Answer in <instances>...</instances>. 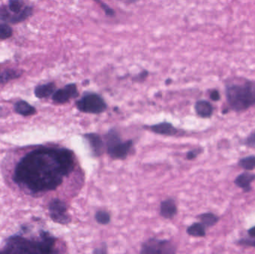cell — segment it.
Instances as JSON below:
<instances>
[{"label": "cell", "instance_id": "14", "mask_svg": "<svg viewBox=\"0 0 255 254\" xmlns=\"http://www.w3.org/2000/svg\"><path fill=\"white\" fill-rule=\"evenodd\" d=\"M56 91V86L53 82L39 85L34 89V95L38 98H48Z\"/></svg>", "mask_w": 255, "mask_h": 254}, {"label": "cell", "instance_id": "23", "mask_svg": "<svg viewBox=\"0 0 255 254\" xmlns=\"http://www.w3.org/2000/svg\"><path fill=\"white\" fill-rule=\"evenodd\" d=\"M13 34L12 28L7 24H0V40L10 38Z\"/></svg>", "mask_w": 255, "mask_h": 254}, {"label": "cell", "instance_id": "9", "mask_svg": "<svg viewBox=\"0 0 255 254\" xmlns=\"http://www.w3.org/2000/svg\"><path fill=\"white\" fill-rule=\"evenodd\" d=\"M255 180V174L250 171H244L237 176L234 180L235 186L242 189L244 193H249L253 190L252 183Z\"/></svg>", "mask_w": 255, "mask_h": 254}, {"label": "cell", "instance_id": "1", "mask_svg": "<svg viewBox=\"0 0 255 254\" xmlns=\"http://www.w3.org/2000/svg\"><path fill=\"white\" fill-rule=\"evenodd\" d=\"M75 166V155L70 149L40 148L21 158L12 180L29 195H40L58 189L73 172Z\"/></svg>", "mask_w": 255, "mask_h": 254}, {"label": "cell", "instance_id": "28", "mask_svg": "<svg viewBox=\"0 0 255 254\" xmlns=\"http://www.w3.org/2000/svg\"><path fill=\"white\" fill-rule=\"evenodd\" d=\"M94 254H108V247L106 243H103L101 246L94 249Z\"/></svg>", "mask_w": 255, "mask_h": 254}, {"label": "cell", "instance_id": "8", "mask_svg": "<svg viewBox=\"0 0 255 254\" xmlns=\"http://www.w3.org/2000/svg\"><path fill=\"white\" fill-rule=\"evenodd\" d=\"M78 95L79 92L76 84H69L64 87L55 91L52 95V100L58 104H64L71 98L78 96Z\"/></svg>", "mask_w": 255, "mask_h": 254}, {"label": "cell", "instance_id": "30", "mask_svg": "<svg viewBox=\"0 0 255 254\" xmlns=\"http://www.w3.org/2000/svg\"><path fill=\"white\" fill-rule=\"evenodd\" d=\"M101 7L104 9L105 12L108 16H114L115 14V10L111 8L110 7L105 4V3H101Z\"/></svg>", "mask_w": 255, "mask_h": 254}, {"label": "cell", "instance_id": "7", "mask_svg": "<svg viewBox=\"0 0 255 254\" xmlns=\"http://www.w3.org/2000/svg\"><path fill=\"white\" fill-rule=\"evenodd\" d=\"M48 211L49 217L55 223L67 225L72 222L67 204L59 198H54L49 203Z\"/></svg>", "mask_w": 255, "mask_h": 254}, {"label": "cell", "instance_id": "4", "mask_svg": "<svg viewBox=\"0 0 255 254\" xmlns=\"http://www.w3.org/2000/svg\"><path fill=\"white\" fill-rule=\"evenodd\" d=\"M106 139L107 152L112 159L124 160L127 158L133 146L132 140L123 141L115 129L110 130L106 136Z\"/></svg>", "mask_w": 255, "mask_h": 254}, {"label": "cell", "instance_id": "2", "mask_svg": "<svg viewBox=\"0 0 255 254\" xmlns=\"http://www.w3.org/2000/svg\"><path fill=\"white\" fill-rule=\"evenodd\" d=\"M0 254H61V249L57 237L40 230L35 236L16 234L7 237Z\"/></svg>", "mask_w": 255, "mask_h": 254}, {"label": "cell", "instance_id": "5", "mask_svg": "<svg viewBox=\"0 0 255 254\" xmlns=\"http://www.w3.org/2000/svg\"><path fill=\"white\" fill-rule=\"evenodd\" d=\"M76 106L81 112L93 114L103 113L107 109L103 97L97 93H87L76 101Z\"/></svg>", "mask_w": 255, "mask_h": 254}, {"label": "cell", "instance_id": "10", "mask_svg": "<svg viewBox=\"0 0 255 254\" xmlns=\"http://www.w3.org/2000/svg\"><path fill=\"white\" fill-rule=\"evenodd\" d=\"M85 138L88 140V144L94 156L100 157L104 153V141L99 134L90 133L85 134Z\"/></svg>", "mask_w": 255, "mask_h": 254}, {"label": "cell", "instance_id": "27", "mask_svg": "<svg viewBox=\"0 0 255 254\" xmlns=\"http://www.w3.org/2000/svg\"><path fill=\"white\" fill-rule=\"evenodd\" d=\"M202 152H203V149H202V148L193 149V150L187 152V159L189 160V161H192V160L196 159L199 155H201V154L202 153Z\"/></svg>", "mask_w": 255, "mask_h": 254}, {"label": "cell", "instance_id": "29", "mask_svg": "<svg viewBox=\"0 0 255 254\" xmlns=\"http://www.w3.org/2000/svg\"><path fill=\"white\" fill-rule=\"evenodd\" d=\"M210 98L214 101H220V98H221L220 92L217 89H214V90L211 91V94H210Z\"/></svg>", "mask_w": 255, "mask_h": 254}, {"label": "cell", "instance_id": "15", "mask_svg": "<svg viewBox=\"0 0 255 254\" xmlns=\"http://www.w3.org/2000/svg\"><path fill=\"white\" fill-rule=\"evenodd\" d=\"M14 110L16 113L23 116H32L35 114L36 109L25 101H19L15 104Z\"/></svg>", "mask_w": 255, "mask_h": 254}, {"label": "cell", "instance_id": "11", "mask_svg": "<svg viewBox=\"0 0 255 254\" xmlns=\"http://www.w3.org/2000/svg\"><path fill=\"white\" fill-rule=\"evenodd\" d=\"M178 212L176 203L172 198H168L162 201L160 204V214L162 217L166 219L175 217Z\"/></svg>", "mask_w": 255, "mask_h": 254}, {"label": "cell", "instance_id": "22", "mask_svg": "<svg viewBox=\"0 0 255 254\" xmlns=\"http://www.w3.org/2000/svg\"><path fill=\"white\" fill-rule=\"evenodd\" d=\"M95 219L100 225H108L111 222V215L105 210H99L95 215Z\"/></svg>", "mask_w": 255, "mask_h": 254}, {"label": "cell", "instance_id": "13", "mask_svg": "<svg viewBox=\"0 0 255 254\" xmlns=\"http://www.w3.org/2000/svg\"><path fill=\"white\" fill-rule=\"evenodd\" d=\"M195 110L198 116L204 119H208L212 116L214 107L209 101L206 100H199L195 104Z\"/></svg>", "mask_w": 255, "mask_h": 254}, {"label": "cell", "instance_id": "3", "mask_svg": "<svg viewBox=\"0 0 255 254\" xmlns=\"http://www.w3.org/2000/svg\"><path fill=\"white\" fill-rule=\"evenodd\" d=\"M226 95L231 110L237 113L255 106V82L244 79L240 83L226 85Z\"/></svg>", "mask_w": 255, "mask_h": 254}, {"label": "cell", "instance_id": "19", "mask_svg": "<svg viewBox=\"0 0 255 254\" xmlns=\"http://www.w3.org/2000/svg\"><path fill=\"white\" fill-rule=\"evenodd\" d=\"M238 166L246 171H251L255 169V155H249L241 158L238 161Z\"/></svg>", "mask_w": 255, "mask_h": 254}, {"label": "cell", "instance_id": "20", "mask_svg": "<svg viewBox=\"0 0 255 254\" xmlns=\"http://www.w3.org/2000/svg\"><path fill=\"white\" fill-rule=\"evenodd\" d=\"M33 7L31 6H26L22 9V11L19 14L12 15L10 17V22L11 23H19V22H22L25 20L28 16H31L32 13Z\"/></svg>", "mask_w": 255, "mask_h": 254}, {"label": "cell", "instance_id": "24", "mask_svg": "<svg viewBox=\"0 0 255 254\" xmlns=\"http://www.w3.org/2000/svg\"><path fill=\"white\" fill-rule=\"evenodd\" d=\"M23 2L20 1H15V0H11L8 3V9L10 12H13L14 14H19L22 11V7Z\"/></svg>", "mask_w": 255, "mask_h": 254}, {"label": "cell", "instance_id": "25", "mask_svg": "<svg viewBox=\"0 0 255 254\" xmlns=\"http://www.w3.org/2000/svg\"><path fill=\"white\" fill-rule=\"evenodd\" d=\"M12 15L10 14V10L7 8L6 5H1L0 7V21L1 22H10V17Z\"/></svg>", "mask_w": 255, "mask_h": 254}, {"label": "cell", "instance_id": "17", "mask_svg": "<svg viewBox=\"0 0 255 254\" xmlns=\"http://www.w3.org/2000/svg\"><path fill=\"white\" fill-rule=\"evenodd\" d=\"M235 244L242 247H251L255 249V226L252 227L247 231V237L237 240Z\"/></svg>", "mask_w": 255, "mask_h": 254}, {"label": "cell", "instance_id": "21", "mask_svg": "<svg viewBox=\"0 0 255 254\" xmlns=\"http://www.w3.org/2000/svg\"><path fill=\"white\" fill-rule=\"evenodd\" d=\"M22 75V72L18 70H8L0 75V84L9 82L12 79H16Z\"/></svg>", "mask_w": 255, "mask_h": 254}, {"label": "cell", "instance_id": "26", "mask_svg": "<svg viewBox=\"0 0 255 254\" xmlns=\"http://www.w3.org/2000/svg\"><path fill=\"white\" fill-rule=\"evenodd\" d=\"M244 146L249 148H253L255 149V129L250 135L247 136V138L243 142Z\"/></svg>", "mask_w": 255, "mask_h": 254}, {"label": "cell", "instance_id": "12", "mask_svg": "<svg viewBox=\"0 0 255 254\" xmlns=\"http://www.w3.org/2000/svg\"><path fill=\"white\" fill-rule=\"evenodd\" d=\"M149 129L155 134L165 136H175L178 131L173 125L169 122H161L149 127Z\"/></svg>", "mask_w": 255, "mask_h": 254}, {"label": "cell", "instance_id": "18", "mask_svg": "<svg viewBox=\"0 0 255 254\" xmlns=\"http://www.w3.org/2000/svg\"><path fill=\"white\" fill-rule=\"evenodd\" d=\"M206 229L201 222H195L187 228V233L191 237L202 238L206 236Z\"/></svg>", "mask_w": 255, "mask_h": 254}, {"label": "cell", "instance_id": "31", "mask_svg": "<svg viewBox=\"0 0 255 254\" xmlns=\"http://www.w3.org/2000/svg\"><path fill=\"white\" fill-rule=\"evenodd\" d=\"M171 82H172V80H171V79H167V80L166 81V85H169Z\"/></svg>", "mask_w": 255, "mask_h": 254}, {"label": "cell", "instance_id": "16", "mask_svg": "<svg viewBox=\"0 0 255 254\" xmlns=\"http://www.w3.org/2000/svg\"><path fill=\"white\" fill-rule=\"evenodd\" d=\"M198 219L200 220L201 223L206 228H212L220 222V216L211 212L202 213L198 216Z\"/></svg>", "mask_w": 255, "mask_h": 254}, {"label": "cell", "instance_id": "6", "mask_svg": "<svg viewBox=\"0 0 255 254\" xmlns=\"http://www.w3.org/2000/svg\"><path fill=\"white\" fill-rule=\"evenodd\" d=\"M140 254H176V248L169 240L150 239L141 246Z\"/></svg>", "mask_w": 255, "mask_h": 254}]
</instances>
